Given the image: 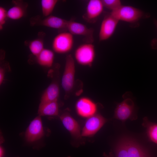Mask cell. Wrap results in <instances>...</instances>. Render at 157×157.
Instances as JSON below:
<instances>
[{
    "instance_id": "8fae6325",
    "label": "cell",
    "mask_w": 157,
    "mask_h": 157,
    "mask_svg": "<svg viewBox=\"0 0 157 157\" xmlns=\"http://www.w3.org/2000/svg\"><path fill=\"white\" fill-rule=\"evenodd\" d=\"M44 132L41 116L36 117L30 123L25 133V138L29 142H32L41 138Z\"/></svg>"
},
{
    "instance_id": "8992f818",
    "label": "cell",
    "mask_w": 157,
    "mask_h": 157,
    "mask_svg": "<svg viewBox=\"0 0 157 157\" xmlns=\"http://www.w3.org/2000/svg\"><path fill=\"white\" fill-rule=\"evenodd\" d=\"M30 22L33 26H43L59 30L67 29L68 21L56 16L50 15L42 19L39 16L31 17Z\"/></svg>"
},
{
    "instance_id": "e0dca14e",
    "label": "cell",
    "mask_w": 157,
    "mask_h": 157,
    "mask_svg": "<svg viewBox=\"0 0 157 157\" xmlns=\"http://www.w3.org/2000/svg\"><path fill=\"white\" fill-rule=\"evenodd\" d=\"M36 61L40 65L47 67H51L53 64L54 54L51 50L44 48L36 56Z\"/></svg>"
},
{
    "instance_id": "ba28073f",
    "label": "cell",
    "mask_w": 157,
    "mask_h": 157,
    "mask_svg": "<svg viewBox=\"0 0 157 157\" xmlns=\"http://www.w3.org/2000/svg\"><path fill=\"white\" fill-rule=\"evenodd\" d=\"M106 120L99 114L88 118L81 132V136L90 137L95 134L103 126Z\"/></svg>"
},
{
    "instance_id": "ac0fdd59",
    "label": "cell",
    "mask_w": 157,
    "mask_h": 157,
    "mask_svg": "<svg viewBox=\"0 0 157 157\" xmlns=\"http://www.w3.org/2000/svg\"><path fill=\"white\" fill-rule=\"evenodd\" d=\"M126 148L129 157H148L146 152L133 141L125 140H124Z\"/></svg>"
},
{
    "instance_id": "ffe728a7",
    "label": "cell",
    "mask_w": 157,
    "mask_h": 157,
    "mask_svg": "<svg viewBox=\"0 0 157 157\" xmlns=\"http://www.w3.org/2000/svg\"><path fill=\"white\" fill-rule=\"evenodd\" d=\"M58 1L57 0L41 1L42 11L44 17H47L51 15Z\"/></svg>"
},
{
    "instance_id": "4fadbf2b",
    "label": "cell",
    "mask_w": 157,
    "mask_h": 157,
    "mask_svg": "<svg viewBox=\"0 0 157 157\" xmlns=\"http://www.w3.org/2000/svg\"><path fill=\"white\" fill-rule=\"evenodd\" d=\"M64 126L74 137H81L80 126L77 122L68 113H64L60 116Z\"/></svg>"
},
{
    "instance_id": "7a4b0ae2",
    "label": "cell",
    "mask_w": 157,
    "mask_h": 157,
    "mask_svg": "<svg viewBox=\"0 0 157 157\" xmlns=\"http://www.w3.org/2000/svg\"><path fill=\"white\" fill-rule=\"evenodd\" d=\"M122 97L124 100L117 105L114 116L116 119L124 121L135 115V108L131 92H126Z\"/></svg>"
},
{
    "instance_id": "603a6c76",
    "label": "cell",
    "mask_w": 157,
    "mask_h": 157,
    "mask_svg": "<svg viewBox=\"0 0 157 157\" xmlns=\"http://www.w3.org/2000/svg\"><path fill=\"white\" fill-rule=\"evenodd\" d=\"M115 151L117 157H129L126 148L123 141L117 146Z\"/></svg>"
},
{
    "instance_id": "9a60e30c",
    "label": "cell",
    "mask_w": 157,
    "mask_h": 157,
    "mask_svg": "<svg viewBox=\"0 0 157 157\" xmlns=\"http://www.w3.org/2000/svg\"><path fill=\"white\" fill-rule=\"evenodd\" d=\"M60 94V88L57 81L54 80L48 86L43 93L40 103L57 101Z\"/></svg>"
},
{
    "instance_id": "277c9868",
    "label": "cell",
    "mask_w": 157,
    "mask_h": 157,
    "mask_svg": "<svg viewBox=\"0 0 157 157\" xmlns=\"http://www.w3.org/2000/svg\"><path fill=\"white\" fill-rule=\"evenodd\" d=\"M96 53L94 45L86 43L78 46L74 52V58L79 64L84 66H92L95 57Z\"/></svg>"
},
{
    "instance_id": "6da1fadb",
    "label": "cell",
    "mask_w": 157,
    "mask_h": 157,
    "mask_svg": "<svg viewBox=\"0 0 157 157\" xmlns=\"http://www.w3.org/2000/svg\"><path fill=\"white\" fill-rule=\"evenodd\" d=\"M110 14L119 21L131 23L137 22L144 17H148L149 16L140 9L130 6L122 5Z\"/></svg>"
},
{
    "instance_id": "30bf717a",
    "label": "cell",
    "mask_w": 157,
    "mask_h": 157,
    "mask_svg": "<svg viewBox=\"0 0 157 157\" xmlns=\"http://www.w3.org/2000/svg\"><path fill=\"white\" fill-rule=\"evenodd\" d=\"M104 8L101 0H90L87 3L83 18L88 22L94 23L103 12Z\"/></svg>"
},
{
    "instance_id": "44dd1931",
    "label": "cell",
    "mask_w": 157,
    "mask_h": 157,
    "mask_svg": "<svg viewBox=\"0 0 157 157\" xmlns=\"http://www.w3.org/2000/svg\"><path fill=\"white\" fill-rule=\"evenodd\" d=\"M144 120L149 138L152 142L157 144V124L148 121L146 117L144 118Z\"/></svg>"
},
{
    "instance_id": "d6986e66",
    "label": "cell",
    "mask_w": 157,
    "mask_h": 157,
    "mask_svg": "<svg viewBox=\"0 0 157 157\" xmlns=\"http://www.w3.org/2000/svg\"><path fill=\"white\" fill-rule=\"evenodd\" d=\"M26 43L31 52L35 56L44 49V41L40 37L26 42Z\"/></svg>"
},
{
    "instance_id": "5b68a950",
    "label": "cell",
    "mask_w": 157,
    "mask_h": 157,
    "mask_svg": "<svg viewBox=\"0 0 157 157\" xmlns=\"http://www.w3.org/2000/svg\"><path fill=\"white\" fill-rule=\"evenodd\" d=\"M73 35L69 32H63L57 35L53 40L52 47L54 51L59 54L68 53L74 44Z\"/></svg>"
},
{
    "instance_id": "484cf974",
    "label": "cell",
    "mask_w": 157,
    "mask_h": 157,
    "mask_svg": "<svg viewBox=\"0 0 157 157\" xmlns=\"http://www.w3.org/2000/svg\"><path fill=\"white\" fill-rule=\"evenodd\" d=\"M154 23L157 29V20L156 19L154 20ZM151 45L153 49H157V39L153 40L151 42Z\"/></svg>"
},
{
    "instance_id": "4316f807",
    "label": "cell",
    "mask_w": 157,
    "mask_h": 157,
    "mask_svg": "<svg viewBox=\"0 0 157 157\" xmlns=\"http://www.w3.org/2000/svg\"><path fill=\"white\" fill-rule=\"evenodd\" d=\"M4 154V151L3 148L1 146L0 147V157H3Z\"/></svg>"
},
{
    "instance_id": "d4e9b609",
    "label": "cell",
    "mask_w": 157,
    "mask_h": 157,
    "mask_svg": "<svg viewBox=\"0 0 157 157\" xmlns=\"http://www.w3.org/2000/svg\"><path fill=\"white\" fill-rule=\"evenodd\" d=\"M5 70L2 66L0 67V85H1L4 81Z\"/></svg>"
},
{
    "instance_id": "7c38bea8",
    "label": "cell",
    "mask_w": 157,
    "mask_h": 157,
    "mask_svg": "<svg viewBox=\"0 0 157 157\" xmlns=\"http://www.w3.org/2000/svg\"><path fill=\"white\" fill-rule=\"evenodd\" d=\"M76 108L79 116L88 118L96 114L97 108L96 104L91 99L82 97L77 101Z\"/></svg>"
},
{
    "instance_id": "3957f363",
    "label": "cell",
    "mask_w": 157,
    "mask_h": 157,
    "mask_svg": "<svg viewBox=\"0 0 157 157\" xmlns=\"http://www.w3.org/2000/svg\"><path fill=\"white\" fill-rule=\"evenodd\" d=\"M74 60L71 54L67 55L65 59L64 71L61 79V85L66 95L72 90L74 84L75 73Z\"/></svg>"
},
{
    "instance_id": "7402d4cb",
    "label": "cell",
    "mask_w": 157,
    "mask_h": 157,
    "mask_svg": "<svg viewBox=\"0 0 157 157\" xmlns=\"http://www.w3.org/2000/svg\"><path fill=\"white\" fill-rule=\"evenodd\" d=\"M104 7L110 10H114L122 6L119 0H101Z\"/></svg>"
},
{
    "instance_id": "9c48e42d",
    "label": "cell",
    "mask_w": 157,
    "mask_h": 157,
    "mask_svg": "<svg viewBox=\"0 0 157 157\" xmlns=\"http://www.w3.org/2000/svg\"><path fill=\"white\" fill-rule=\"evenodd\" d=\"M119 21L109 13L106 15L101 23L99 40L103 41L110 38L114 34Z\"/></svg>"
},
{
    "instance_id": "5bb4252c",
    "label": "cell",
    "mask_w": 157,
    "mask_h": 157,
    "mask_svg": "<svg viewBox=\"0 0 157 157\" xmlns=\"http://www.w3.org/2000/svg\"><path fill=\"white\" fill-rule=\"evenodd\" d=\"M12 2L13 6L7 11L8 18L17 20L24 17L26 14L27 3L21 0L13 1Z\"/></svg>"
},
{
    "instance_id": "cb8c5ba5",
    "label": "cell",
    "mask_w": 157,
    "mask_h": 157,
    "mask_svg": "<svg viewBox=\"0 0 157 157\" xmlns=\"http://www.w3.org/2000/svg\"><path fill=\"white\" fill-rule=\"evenodd\" d=\"M7 11L5 8L0 7V29L2 30L3 28V25L5 24L7 17Z\"/></svg>"
},
{
    "instance_id": "f1b7e54d",
    "label": "cell",
    "mask_w": 157,
    "mask_h": 157,
    "mask_svg": "<svg viewBox=\"0 0 157 157\" xmlns=\"http://www.w3.org/2000/svg\"></svg>"
},
{
    "instance_id": "52a82bcc",
    "label": "cell",
    "mask_w": 157,
    "mask_h": 157,
    "mask_svg": "<svg viewBox=\"0 0 157 157\" xmlns=\"http://www.w3.org/2000/svg\"><path fill=\"white\" fill-rule=\"evenodd\" d=\"M67 29L73 35L83 36L86 43H92L94 41V30L83 24L70 20L68 21Z\"/></svg>"
},
{
    "instance_id": "2e32d148",
    "label": "cell",
    "mask_w": 157,
    "mask_h": 157,
    "mask_svg": "<svg viewBox=\"0 0 157 157\" xmlns=\"http://www.w3.org/2000/svg\"><path fill=\"white\" fill-rule=\"evenodd\" d=\"M59 107L57 101L40 103L38 113L41 116H56L58 114Z\"/></svg>"
},
{
    "instance_id": "f546056e",
    "label": "cell",
    "mask_w": 157,
    "mask_h": 157,
    "mask_svg": "<svg viewBox=\"0 0 157 157\" xmlns=\"http://www.w3.org/2000/svg\"></svg>"
},
{
    "instance_id": "83f0119b",
    "label": "cell",
    "mask_w": 157,
    "mask_h": 157,
    "mask_svg": "<svg viewBox=\"0 0 157 157\" xmlns=\"http://www.w3.org/2000/svg\"><path fill=\"white\" fill-rule=\"evenodd\" d=\"M106 157H114L112 153H110L107 156H106Z\"/></svg>"
}]
</instances>
